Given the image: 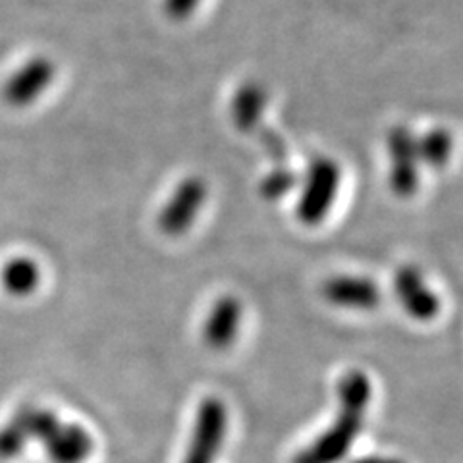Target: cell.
Listing matches in <instances>:
<instances>
[{
    "label": "cell",
    "instance_id": "cell-1",
    "mask_svg": "<svg viewBox=\"0 0 463 463\" xmlns=\"http://www.w3.org/2000/svg\"><path fill=\"white\" fill-rule=\"evenodd\" d=\"M338 413L332 425L296 454L292 463H340L350 454L365 423L373 386L369 376L352 369L338 383Z\"/></svg>",
    "mask_w": 463,
    "mask_h": 463
},
{
    "label": "cell",
    "instance_id": "cell-2",
    "mask_svg": "<svg viewBox=\"0 0 463 463\" xmlns=\"http://www.w3.org/2000/svg\"><path fill=\"white\" fill-rule=\"evenodd\" d=\"M29 440H39L52 463H83L93 450V439L81 425L62 423L51 410L29 408L16 415Z\"/></svg>",
    "mask_w": 463,
    "mask_h": 463
},
{
    "label": "cell",
    "instance_id": "cell-3",
    "mask_svg": "<svg viewBox=\"0 0 463 463\" xmlns=\"http://www.w3.org/2000/svg\"><path fill=\"white\" fill-rule=\"evenodd\" d=\"M342 172L335 158L317 156L307 166L306 178L299 182V197L296 214L298 219L307 224H321L335 205L340 190Z\"/></svg>",
    "mask_w": 463,
    "mask_h": 463
},
{
    "label": "cell",
    "instance_id": "cell-4",
    "mask_svg": "<svg viewBox=\"0 0 463 463\" xmlns=\"http://www.w3.org/2000/svg\"><path fill=\"white\" fill-rule=\"evenodd\" d=\"M228 430V410L222 400L205 398L197 408L195 423L182 463H214L221 456Z\"/></svg>",
    "mask_w": 463,
    "mask_h": 463
},
{
    "label": "cell",
    "instance_id": "cell-5",
    "mask_svg": "<svg viewBox=\"0 0 463 463\" xmlns=\"http://www.w3.org/2000/svg\"><path fill=\"white\" fill-rule=\"evenodd\" d=\"M209 187L197 176L182 180L158 214V228L170 238L184 236L197 221L199 211L205 207Z\"/></svg>",
    "mask_w": 463,
    "mask_h": 463
},
{
    "label": "cell",
    "instance_id": "cell-6",
    "mask_svg": "<svg viewBox=\"0 0 463 463\" xmlns=\"http://www.w3.org/2000/svg\"><path fill=\"white\" fill-rule=\"evenodd\" d=\"M56 76V64L45 54H35L10 74L3 87L5 103L14 109H25L45 95Z\"/></svg>",
    "mask_w": 463,
    "mask_h": 463
},
{
    "label": "cell",
    "instance_id": "cell-7",
    "mask_svg": "<svg viewBox=\"0 0 463 463\" xmlns=\"http://www.w3.org/2000/svg\"><path fill=\"white\" fill-rule=\"evenodd\" d=\"M390 187L400 197H410L419 187L417 137L405 126L394 128L388 136Z\"/></svg>",
    "mask_w": 463,
    "mask_h": 463
},
{
    "label": "cell",
    "instance_id": "cell-8",
    "mask_svg": "<svg viewBox=\"0 0 463 463\" xmlns=\"http://www.w3.org/2000/svg\"><path fill=\"white\" fill-rule=\"evenodd\" d=\"M394 294L402 309L415 321H432L440 313V298L425 282L423 272L413 265L398 269L394 277Z\"/></svg>",
    "mask_w": 463,
    "mask_h": 463
},
{
    "label": "cell",
    "instance_id": "cell-9",
    "mask_svg": "<svg viewBox=\"0 0 463 463\" xmlns=\"http://www.w3.org/2000/svg\"><path fill=\"white\" fill-rule=\"evenodd\" d=\"M323 296L336 307L371 311L381 303V289L365 277H332L323 286Z\"/></svg>",
    "mask_w": 463,
    "mask_h": 463
},
{
    "label": "cell",
    "instance_id": "cell-10",
    "mask_svg": "<svg viewBox=\"0 0 463 463\" xmlns=\"http://www.w3.org/2000/svg\"><path fill=\"white\" fill-rule=\"evenodd\" d=\"M241 315L243 307L236 296H222L213 303L205 326H203V338L211 350L222 352L236 342Z\"/></svg>",
    "mask_w": 463,
    "mask_h": 463
},
{
    "label": "cell",
    "instance_id": "cell-11",
    "mask_svg": "<svg viewBox=\"0 0 463 463\" xmlns=\"http://www.w3.org/2000/svg\"><path fill=\"white\" fill-rule=\"evenodd\" d=\"M267 103L269 95L263 87L257 83L241 85L232 99V122L240 132H253L263 118Z\"/></svg>",
    "mask_w": 463,
    "mask_h": 463
},
{
    "label": "cell",
    "instance_id": "cell-12",
    "mask_svg": "<svg viewBox=\"0 0 463 463\" xmlns=\"http://www.w3.org/2000/svg\"><path fill=\"white\" fill-rule=\"evenodd\" d=\"M3 288L14 298L32 296L41 284V269L29 257H14L0 270Z\"/></svg>",
    "mask_w": 463,
    "mask_h": 463
},
{
    "label": "cell",
    "instance_id": "cell-13",
    "mask_svg": "<svg viewBox=\"0 0 463 463\" xmlns=\"http://www.w3.org/2000/svg\"><path fill=\"white\" fill-rule=\"evenodd\" d=\"M454 151V139L452 134L444 128L429 129L427 134L417 137V156L419 163H423L430 168H444L450 161Z\"/></svg>",
    "mask_w": 463,
    "mask_h": 463
},
{
    "label": "cell",
    "instance_id": "cell-14",
    "mask_svg": "<svg viewBox=\"0 0 463 463\" xmlns=\"http://www.w3.org/2000/svg\"><path fill=\"white\" fill-rule=\"evenodd\" d=\"M296 185H299V178L296 176L292 170L286 168L284 165H280L279 168L270 170L267 176L260 180L259 192L267 201H277V199H282L284 195L292 192Z\"/></svg>",
    "mask_w": 463,
    "mask_h": 463
},
{
    "label": "cell",
    "instance_id": "cell-15",
    "mask_svg": "<svg viewBox=\"0 0 463 463\" xmlns=\"http://www.w3.org/2000/svg\"><path fill=\"white\" fill-rule=\"evenodd\" d=\"M27 440L29 439L22 423L18 421V417H14L5 429H0V459L6 461L20 456Z\"/></svg>",
    "mask_w": 463,
    "mask_h": 463
},
{
    "label": "cell",
    "instance_id": "cell-16",
    "mask_svg": "<svg viewBox=\"0 0 463 463\" xmlns=\"http://www.w3.org/2000/svg\"><path fill=\"white\" fill-rule=\"evenodd\" d=\"M260 143H263L267 155L272 158L274 163L277 165L286 163V153H288L286 143L277 132H272V129H265V132H260Z\"/></svg>",
    "mask_w": 463,
    "mask_h": 463
},
{
    "label": "cell",
    "instance_id": "cell-17",
    "mask_svg": "<svg viewBox=\"0 0 463 463\" xmlns=\"http://www.w3.org/2000/svg\"><path fill=\"white\" fill-rule=\"evenodd\" d=\"M199 3L201 0H163V8L170 20L182 22L192 16Z\"/></svg>",
    "mask_w": 463,
    "mask_h": 463
},
{
    "label": "cell",
    "instance_id": "cell-18",
    "mask_svg": "<svg viewBox=\"0 0 463 463\" xmlns=\"http://www.w3.org/2000/svg\"><path fill=\"white\" fill-rule=\"evenodd\" d=\"M352 463H405L398 458H390V456H364V458H357Z\"/></svg>",
    "mask_w": 463,
    "mask_h": 463
}]
</instances>
